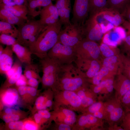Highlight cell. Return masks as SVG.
Returning <instances> with one entry per match:
<instances>
[{
    "instance_id": "47",
    "label": "cell",
    "mask_w": 130,
    "mask_h": 130,
    "mask_svg": "<svg viewBox=\"0 0 130 130\" xmlns=\"http://www.w3.org/2000/svg\"><path fill=\"white\" fill-rule=\"evenodd\" d=\"M122 14L124 17L130 21V2L127 5Z\"/></svg>"
},
{
    "instance_id": "30",
    "label": "cell",
    "mask_w": 130,
    "mask_h": 130,
    "mask_svg": "<svg viewBox=\"0 0 130 130\" xmlns=\"http://www.w3.org/2000/svg\"><path fill=\"white\" fill-rule=\"evenodd\" d=\"M62 112L65 116L64 122L65 124L69 125H72L76 122V115L74 112L70 110L64 109Z\"/></svg>"
},
{
    "instance_id": "44",
    "label": "cell",
    "mask_w": 130,
    "mask_h": 130,
    "mask_svg": "<svg viewBox=\"0 0 130 130\" xmlns=\"http://www.w3.org/2000/svg\"><path fill=\"white\" fill-rule=\"evenodd\" d=\"M14 8L19 12L26 17L28 15L27 7L24 5H15L13 6Z\"/></svg>"
},
{
    "instance_id": "51",
    "label": "cell",
    "mask_w": 130,
    "mask_h": 130,
    "mask_svg": "<svg viewBox=\"0 0 130 130\" xmlns=\"http://www.w3.org/2000/svg\"><path fill=\"white\" fill-rule=\"evenodd\" d=\"M26 93H28L32 96H34L36 94L37 90L34 87L26 86Z\"/></svg>"
},
{
    "instance_id": "34",
    "label": "cell",
    "mask_w": 130,
    "mask_h": 130,
    "mask_svg": "<svg viewBox=\"0 0 130 130\" xmlns=\"http://www.w3.org/2000/svg\"><path fill=\"white\" fill-rule=\"evenodd\" d=\"M22 68L21 65L19 66L17 72L10 77L7 78L6 85L9 86L15 84L22 74Z\"/></svg>"
},
{
    "instance_id": "11",
    "label": "cell",
    "mask_w": 130,
    "mask_h": 130,
    "mask_svg": "<svg viewBox=\"0 0 130 130\" xmlns=\"http://www.w3.org/2000/svg\"><path fill=\"white\" fill-rule=\"evenodd\" d=\"M41 24L45 26L56 23L59 21V18L57 9L52 2L43 7L40 13Z\"/></svg>"
},
{
    "instance_id": "22",
    "label": "cell",
    "mask_w": 130,
    "mask_h": 130,
    "mask_svg": "<svg viewBox=\"0 0 130 130\" xmlns=\"http://www.w3.org/2000/svg\"><path fill=\"white\" fill-rule=\"evenodd\" d=\"M110 73L109 70L106 68L102 66L100 70L93 78L88 79V81H90L92 84L97 85L102 81L109 78L114 77Z\"/></svg>"
},
{
    "instance_id": "15",
    "label": "cell",
    "mask_w": 130,
    "mask_h": 130,
    "mask_svg": "<svg viewBox=\"0 0 130 130\" xmlns=\"http://www.w3.org/2000/svg\"><path fill=\"white\" fill-rule=\"evenodd\" d=\"M11 46H6L0 55V72L5 74L13 65V53Z\"/></svg>"
},
{
    "instance_id": "4",
    "label": "cell",
    "mask_w": 130,
    "mask_h": 130,
    "mask_svg": "<svg viewBox=\"0 0 130 130\" xmlns=\"http://www.w3.org/2000/svg\"><path fill=\"white\" fill-rule=\"evenodd\" d=\"M39 62L43 73L41 80L43 85L52 87L59 85L58 75L61 65L47 56L40 59Z\"/></svg>"
},
{
    "instance_id": "8",
    "label": "cell",
    "mask_w": 130,
    "mask_h": 130,
    "mask_svg": "<svg viewBox=\"0 0 130 130\" xmlns=\"http://www.w3.org/2000/svg\"><path fill=\"white\" fill-rule=\"evenodd\" d=\"M74 63L81 74L87 79L93 78L102 66L99 59L77 58Z\"/></svg>"
},
{
    "instance_id": "18",
    "label": "cell",
    "mask_w": 130,
    "mask_h": 130,
    "mask_svg": "<svg viewBox=\"0 0 130 130\" xmlns=\"http://www.w3.org/2000/svg\"><path fill=\"white\" fill-rule=\"evenodd\" d=\"M102 66L107 68L110 74L115 76L118 73L120 63V54L104 58L102 61Z\"/></svg>"
},
{
    "instance_id": "60",
    "label": "cell",
    "mask_w": 130,
    "mask_h": 130,
    "mask_svg": "<svg viewBox=\"0 0 130 130\" xmlns=\"http://www.w3.org/2000/svg\"><path fill=\"white\" fill-rule=\"evenodd\" d=\"M5 113L6 114H9L12 113V109L10 108H6L5 110Z\"/></svg>"
},
{
    "instance_id": "5",
    "label": "cell",
    "mask_w": 130,
    "mask_h": 130,
    "mask_svg": "<svg viewBox=\"0 0 130 130\" xmlns=\"http://www.w3.org/2000/svg\"><path fill=\"white\" fill-rule=\"evenodd\" d=\"M47 56L61 65L72 63L77 58L74 47L58 42L48 52Z\"/></svg>"
},
{
    "instance_id": "37",
    "label": "cell",
    "mask_w": 130,
    "mask_h": 130,
    "mask_svg": "<svg viewBox=\"0 0 130 130\" xmlns=\"http://www.w3.org/2000/svg\"><path fill=\"white\" fill-rule=\"evenodd\" d=\"M122 50L126 56L130 57V33L128 32L126 37L123 41Z\"/></svg>"
},
{
    "instance_id": "3",
    "label": "cell",
    "mask_w": 130,
    "mask_h": 130,
    "mask_svg": "<svg viewBox=\"0 0 130 130\" xmlns=\"http://www.w3.org/2000/svg\"><path fill=\"white\" fill-rule=\"evenodd\" d=\"M110 94L105 95L99 99L103 101L106 112V118L105 121L109 126L118 125L121 123L125 112L120 101Z\"/></svg>"
},
{
    "instance_id": "27",
    "label": "cell",
    "mask_w": 130,
    "mask_h": 130,
    "mask_svg": "<svg viewBox=\"0 0 130 130\" xmlns=\"http://www.w3.org/2000/svg\"><path fill=\"white\" fill-rule=\"evenodd\" d=\"M108 7L115 10L121 14L130 0H107Z\"/></svg>"
},
{
    "instance_id": "21",
    "label": "cell",
    "mask_w": 130,
    "mask_h": 130,
    "mask_svg": "<svg viewBox=\"0 0 130 130\" xmlns=\"http://www.w3.org/2000/svg\"><path fill=\"white\" fill-rule=\"evenodd\" d=\"M119 73L130 79V57L123 53L120 54Z\"/></svg>"
},
{
    "instance_id": "12",
    "label": "cell",
    "mask_w": 130,
    "mask_h": 130,
    "mask_svg": "<svg viewBox=\"0 0 130 130\" xmlns=\"http://www.w3.org/2000/svg\"><path fill=\"white\" fill-rule=\"evenodd\" d=\"M116 76L113 83L115 96L120 101L121 98L130 90V79L120 73Z\"/></svg>"
},
{
    "instance_id": "1",
    "label": "cell",
    "mask_w": 130,
    "mask_h": 130,
    "mask_svg": "<svg viewBox=\"0 0 130 130\" xmlns=\"http://www.w3.org/2000/svg\"><path fill=\"white\" fill-rule=\"evenodd\" d=\"M62 25L59 21L56 23L45 26L34 45L29 48L32 54L40 59L46 56L48 52L57 42Z\"/></svg>"
},
{
    "instance_id": "25",
    "label": "cell",
    "mask_w": 130,
    "mask_h": 130,
    "mask_svg": "<svg viewBox=\"0 0 130 130\" xmlns=\"http://www.w3.org/2000/svg\"><path fill=\"white\" fill-rule=\"evenodd\" d=\"M63 96L65 99L74 107H78L82 104L79 97L73 91L65 90Z\"/></svg>"
},
{
    "instance_id": "39",
    "label": "cell",
    "mask_w": 130,
    "mask_h": 130,
    "mask_svg": "<svg viewBox=\"0 0 130 130\" xmlns=\"http://www.w3.org/2000/svg\"><path fill=\"white\" fill-rule=\"evenodd\" d=\"M21 65L20 62L16 61L11 67L5 73L7 78H8L15 73L17 71L19 66Z\"/></svg>"
},
{
    "instance_id": "33",
    "label": "cell",
    "mask_w": 130,
    "mask_h": 130,
    "mask_svg": "<svg viewBox=\"0 0 130 130\" xmlns=\"http://www.w3.org/2000/svg\"><path fill=\"white\" fill-rule=\"evenodd\" d=\"M120 101L125 112L130 111V90L121 98Z\"/></svg>"
},
{
    "instance_id": "7",
    "label": "cell",
    "mask_w": 130,
    "mask_h": 130,
    "mask_svg": "<svg viewBox=\"0 0 130 130\" xmlns=\"http://www.w3.org/2000/svg\"><path fill=\"white\" fill-rule=\"evenodd\" d=\"M74 47L77 58L99 60L101 52L95 42L84 38Z\"/></svg>"
},
{
    "instance_id": "50",
    "label": "cell",
    "mask_w": 130,
    "mask_h": 130,
    "mask_svg": "<svg viewBox=\"0 0 130 130\" xmlns=\"http://www.w3.org/2000/svg\"><path fill=\"white\" fill-rule=\"evenodd\" d=\"M102 32L103 34L104 33L114 27V26L109 23L106 26H105L103 23L100 24Z\"/></svg>"
},
{
    "instance_id": "26",
    "label": "cell",
    "mask_w": 130,
    "mask_h": 130,
    "mask_svg": "<svg viewBox=\"0 0 130 130\" xmlns=\"http://www.w3.org/2000/svg\"><path fill=\"white\" fill-rule=\"evenodd\" d=\"M14 25L0 21V33L10 35L16 38L18 33V29Z\"/></svg>"
},
{
    "instance_id": "10",
    "label": "cell",
    "mask_w": 130,
    "mask_h": 130,
    "mask_svg": "<svg viewBox=\"0 0 130 130\" xmlns=\"http://www.w3.org/2000/svg\"><path fill=\"white\" fill-rule=\"evenodd\" d=\"M89 0H74L72 23L83 26L89 13Z\"/></svg>"
},
{
    "instance_id": "52",
    "label": "cell",
    "mask_w": 130,
    "mask_h": 130,
    "mask_svg": "<svg viewBox=\"0 0 130 130\" xmlns=\"http://www.w3.org/2000/svg\"><path fill=\"white\" fill-rule=\"evenodd\" d=\"M38 113L42 118H45L49 119L51 116L50 112L46 110H40L38 111Z\"/></svg>"
},
{
    "instance_id": "2",
    "label": "cell",
    "mask_w": 130,
    "mask_h": 130,
    "mask_svg": "<svg viewBox=\"0 0 130 130\" xmlns=\"http://www.w3.org/2000/svg\"><path fill=\"white\" fill-rule=\"evenodd\" d=\"M45 26L39 20H27L18 28L17 43L29 47L32 46Z\"/></svg>"
},
{
    "instance_id": "6",
    "label": "cell",
    "mask_w": 130,
    "mask_h": 130,
    "mask_svg": "<svg viewBox=\"0 0 130 130\" xmlns=\"http://www.w3.org/2000/svg\"><path fill=\"white\" fill-rule=\"evenodd\" d=\"M84 38L83 26L72 23L61 30L57 42L74 47Z\"/></svg>"
},
{
    "instance_id": "54",
    "label": "cell",
    "mask_w": 130,
    "mask_h": 130,
    "mask_svg": "<svg viewBox=\"0 0 130 130\" xmlns=\"http://www.w3.org/2000/svg\"><path fill=\"white\" fill-rule=\"evenodd\" d=\"M122 24L123 27L127 30L128 32L130 33V21L125 20Z\"/></svg>"
},
{
    "instance_id": "9",
    "label": "cell",
    "mask_w": 130,
    "mask_h": 130,
    "mask_svg": "<svg viewBox=\"0 0 130 130\" xmlns=\"http://www.w3.org/2000/svg\"><path fill=\"white\" fill-rule=\"evenodd\" d=\"M98 14H90L83 26L84 38L95 42L100 40L103 34L98 20Z\"/></svg>"
},
{
    "instance_id": "20",
    "label": "cell",
    "mask_w": 130,
    "mask_h": 130,
    "mask_svg": "<svg viewBox=\"0 0 130 130\" xmlns=\"http://www.w3.org/2000/svg\"><path fill=\"white\" fill-rule=\"evenodd\" d=\"M5 92L2 98L4 103L9 106H12L16 104L19 98L18 91L15 89L10 88Z\"/></svg>"
},
{
    "instance_id": "53",
    "label": "cell",
    "mask_w": 130,
    "mask_h": 130,
    "mask_svg": "<svg viewBox=\"0 0 130 130\" xmlns=\"http://www.w3.org/2000/svg\"><path fill=\"white\" fill-rule=\"evenodd\" d=\"M59 130H70L71 128L69 125L66 124H62L59 126L58 128Z\"/></svg>"
},
{
    "instance_id": "38",
    "label": "cell",
    "mask_w": 130,
    "mask_h": 130,
    "mask_svg": "<svg viewBox=\"0 0 130 130\" xmlns=\"http://www.w3.org/2000/svg\"><path fill=\"white\" fill-rule=\"evenodd\" d=\"M120 126L124 130H130V111L125 112Z\"/></svg>"
},
{
    "instance_id": "17",
    "label": "cell",
    "mask_w": 130,
    "mask_h": 130,
    "mask_svg": "<svg viewBox=\"0 0 130 130\" xmlns=\"http://www.w3.org/2000/svg\"><path fill=\"white\" fill-rule=\"evenodd\" d=\"M52 0H27L28 15L33 17L39 15L41 7L52 3Z\"/></svg>"
},
{
    "instance_id": "35",
    "label": "cell",
    "mask_w": 130,
    "mask_h": 130,
    "mask_svg": "<svg viewBox=\"0 0 130 130\" xmlns=\"http://www.w3.org/2000/svg\"><path fill=\"white\" fill-rule=\"evenodd\" d=\"M109 78H107L101 81L97 85H92L91 87L94 93L96 94H99L103 89L105 87L108 83Z\"/></svg>"
},
{
    "instance_id": "31",
    "label": "cell",
    "mask_w": 130,
    "mask_h": 130,
    "mask_svg": "<svg viewBox=\"0 0 130 130\" xmlns=\"http://www.w3.org/2000/svg\"><path fill=\"white\" fill-rule=\"evenodd\" d=\"M0 42L2 44L10 46L18 43L16 38L5 34H0Z\"/></svg>"
},
{
    "instance_id": "23",
    "label": "cell",
    "mask_w": 130,
    "mask_h": 130,
    "mask_svg": "<svg viewBox=\"0 0 130 130\" xmlns=\"http://www.w3.org/2000/svg\"><path fill=\"white\" fill-rule=\"evenodd\" d=\"M90 14L98 13L104 8L108 7L107 0H89Z\"/></svg>"
},
{
    "instance_id": "49",
    "label": "cell",
    "mask_w": 130,
    "mask_h": 130,
    "mask_svg": "<svg viewBox=\"0 0 130 130\" xmlns=\"http://www.w3.org/2000/svg\"><path fill=\"white\" fill-rule=\"evenodd\" d=\"M78 124L81 127L87 126V121L86 114L83 115L80 117Z\"/></svg>"
},
{
    "instance_id": "36",
    "label": "cell",
    "mask_w": 130,
    "mask_h": 130,
    "mask_svg": "<svg viewBox=\"0 0 130 130\" xmlns=\"http://www.w3.org/2000/svg\"><path fill=\"white\" fill-rule=\"evenodd\" d=\"M0 8H3L9 11L15 15L28 20L27 17H26L16 10L13 6L6 5L3 3H0Z\"/></svg>"
},
{
    "instance_id": "42",
    "label": "cell",
    "mask_w": 130,
    "mask_h": 130,
    "mask_svg": "<svg viewBox=\"0 0 130 130\" xmlns=\"http://www.w3.org/2000/svg\"><path fill=\"white\" fill-rule=\"evenodd\" d=\"M8 126L9 128L11 130H21L24 127L22 122L18 121L9 123Z\"/></svg>"
},
{
    "instance_id": "55",
    "label": "cell",
    "mask_w": 130,
    "mask_h": 130,
    "mask_svg": "<svg viewBox=\"0 0 130 130\" xmlns=\"http://www.w3.org/2000/svg\"><path fill=\"white\" fill-rule=\"evenodd\" d=\"M25 127L26 129L28 130H35L36 128L34 124L30 123H28L26 124Z\"/></svg>"
},
{
    "instance_id": "40",
    "label": "cell",
    "mask_w": 130,
    "mask_h": 130,
    "mask_svg": "<svg viewBox=\"0 0 130 130\" xmlns=\"http://www.w3.org/2000/svg\"><path fill=\"white\" fill-rule=\"evenodd\" d=\"M20 118L18 115L12 113L6 114L3 117V120L6 123H9L12 122L18 121Z\"/></svg>"
},
{
    "instance_id": "41",
    "label": "cell",
    "mask_w": 130,
    "mask_h": 130,
    "mask_svg": "<svg viewBox=\"0 0 130 130\" xmlns=\"http://www.w3.org/2000/svg\"><path fill=\"white\" fill-rule=\"evenodd\" d=\"M45 100L44 97L42 96L39 97L36 99L35 103L36 108L39 110H45L46 108L45 104H43Z\"/></svg>"
},
{
    "instance_id": "13",
    "label": "cell",
    "mask_w": 130,
    "mask_h": 130,
    "mask_svg": "<svg viewBox=\"0 0 130 130\" xmlns=\"http://www.w3.org/2000/svg\"><path fill=\"white\" fill-rule=\"evenodd\" d=\"M59 14V21L65 27L72 24L70 20L71 0H56L55 5Z\"/></svg>"
},
{
    "instance_id": "28",
    "label": "cell",
    "mask_w": 130,
    "mask_h": 130,
    "mask_svg": "<svg viewBox=\"0 0 130 130\" xmlns=\"http://www.w3.org/2000/svg\"><path fill=\"white\" fill-rule=\"evenodd\" d=\"M84 89L80 90L78 92L77 94L81 101L82 105L84 107H87L96 102L92 97L87 96L84 91Z\"/></svg>"
},
{
    "instance_id": "57",
    "label": "cell",
    "mask_w": 130,
    "mask_h": 130,
    "mask_svg": "<svg viewBox=\"0 0 130 130\" xmlns=\"http://www.w3.org/2000/svg\"><path fill=\"white\" fill-rule=\"evenodd\" d=\"M108 130H124L120 126L118 125H115L111 126H109Z\"/></svg>"
},
{
    "instance_id": "45",
    "label": "cell",
    "mask_w": 130,
    "mask_h": 130,
    "mask_svg": "<svg viewBox=\"0 0 130 130\" xmlns=\"http://www.w3.org/2000/svg\"><path fill=\"white\" fill-rule=\"evenodd\" d=\"M92 114L96 117L99 119L106 120V112L103 107L99 111L96 112Z\"/></svg>"
},
{
    "instance_id": "19",
    "label": "cell",
    "mask_w": 130,
    "mask_h": 130,
    "mask_svg": "<svg viewBox=\"0 0 130 130\" xmlns=\"http://www.w3.org/2000/svg\"><path fill=\"white\" fill-rule=\"evenodd\" d=\"M0 21L17 25L18 27L27 21L15 15L6 9L1 8H0Z\"/></svg>"
},
{
    "instance_id": "56",
    "label": "cell",
    "mask_w": 130,
    "mask_h": 130,
    "mask_svg": "<svg viewBox=\"0 0 130 130\" xmlns=\"http://www.w3.org/2000/svg\"><path fill=\"white\" fill-rule=\"evenodd\" d=\"M16 5H24L27 7V0H14Z\"/></svg>"
},
{
    "instance_id": "58",
    "label": "cell",
    "mask_w": 130,
    "mask_h": 130,
    "mask_svg": "<svg viewBox=\"0 0 130 130\" xmlns=\"http://www.w3.org/2000/svg\"><path fill=\"white\" fill-rule=\"evenodd\" d=\"M34 118L36 123L39 124L42 118L41 116L38 113H36L34 116Z\"/></svg>"
},
{
    "instance_id": "46",
    "label": "cell",
    "mask_w": 130,
    "mask_h": 130,
    "mask_svg": "<svg viewBox=\"0 0 130 130\" xmlns=\"http://www.w3.org/2000/svg\"><path fill=\"white\" fill-rule=\"evenodd\" d=\"M27 79L24 75L22 74L15 84L18 87L26 86L27 84Z\"/></svg>"
},
{
    "instance_id": "59",
    "label": "cell",
    "mask_w": 130,
    "mask_h": 130,
    "mask_svg": "<svg viewBox=\"0 0 130 130\" xmlns=\"http://www.w3.org/2000/svg\"><path fill=\"white\" fill-rule=\"evenodd\" d=\"M52 104V101L50 100H48L46 103L45 105L46 107H51Z\"/></svg>"
},
{
    "instance_id": "24",
    "label": "cell",
    "mask_w": 130,
    "mask_h": 130,
    "mask_svg": "<svg viewBox=\"0 0 130 130\" xmlns=\"http://www.w3.org/2000/svg\"><path fill=\"white\" fill-rule=\"evenodd\" d=\"M40 71L38 65L32 63L27 64L25 66L24 71V75L27 79L33 78L41 80L39 74Z\"/></svg>"
},
{
    "instance_id": "43",
    "label": "cell",
    "mask_w": 130,
    "mask_h": 130,
    "mask_svg": "<svg viewBox=\"0 0 130 130\" xmlns=\"http://www.w3.org/2000/svg\"><path fill=\"white\" fill-rule=\"evenodd\" d=\"M103 43L107 45L114 47H116L118 44L116 42L111 39L110 37L109 34H105L104 36L103 39Z\"/></svg>"
},
{
    "instance_id": "16",
    "label": "cell",
    "mask_w": 130,
    "mask_h": 130,
    "mask_svg": "<svg viewBox=\"0 0 130 130\" xmlns=\"http://www.w3.org/2000/svg\"><path fill=\"white\" fill-rule=\"evenodd\" d=\"M11 46L13 53L20 62L27 65L32 63L31 55L32 53L28 48L18 43Z\"/></svg>"
},
{
    "instance_id": "29",
    "label": "cell",
    "mask_w": 130,
    "mask_h": 130,
    "mask_svg": "<svg viewBox=\"0 0 130 130\" xmlns=\"http://www.w3.org/2000/svg\"><path fill=\"white\" fill-rule=\"evenodd\" d=\"M99 47L101 53L104 58L118 54L115 52V49L111 48L112 46H109L103 43L101 44Z\"/></svg>"
},
{
    "instance_id": "14",
    "label": "cell",
    "mask_w": 130,
    "mask_h": 130,
    "mask_svg": "<svg viewBox=\"0 0 130 130\" xmlns=\"http://www.w3.org/2000/svg\"><path fill=\"white\" fill-rule=\"evenodd\" d=\"M98 15L102 16L105 20L116 27L122 24L125 20L122 15L118 11L108 7L102 10L98 14Z\"/></svg>"
},
{
    "instance_id": "61",
    "label": "cell",
    "mask_w": 130,
    "mask_h": 130,
    "mask_svg": "<svg viewBox=\"0 0 130 130\" xmlns=\"http://www.w3.org/2000/svg\"><path fill=\"white\" fill-rule=\"evenodd\" d=\"M4 49L2 46L0 45V55H1Z\"/></svg>"
},
{
    "instance_id": "32",
    "label": "cell",
    "mask_w": 130,
    "mask_h": 130,
    "mask_svg": "<svg viewBox=\"0 0 130 130\" xmlns=\"http://www.w3.org/2000/svg\"><path fill=\"white\" fill-rule=\"evenodd\" d=\"M104 107V102L101 99L97 102H96L91 105L87 107V113L92 114L94 112L98 111Z\"/></svg>"
},
{
    "instance_id": "48",
    "label": "cell",
    "mask_w": 130,
    "mask_h": 130,
    "mask_svg": "<svg viewBox=\"0 0 130 130\" xmlns=\"http://www.w3.org/2000/svg\"><path fill=\"white\" fill-rule=\"evenodd\" d=\"M39 84L38 79L35 78H32L28 79L27 84L29 86L36 88L37 87Z\"/></svg>"
}]
</instances>
